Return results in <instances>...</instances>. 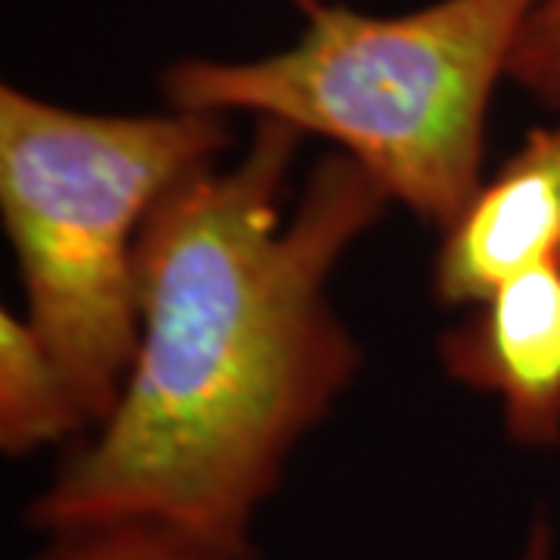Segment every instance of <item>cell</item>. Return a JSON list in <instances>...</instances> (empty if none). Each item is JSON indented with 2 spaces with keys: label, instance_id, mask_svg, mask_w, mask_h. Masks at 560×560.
<instances>
[{
  "label": "cell",
  "instance_id": "cell-7",
  "mask_svg": "<svg viewBox=\"0 0 560 560\" xmlns=\"http://www.w3.org/2000/svg\"><path fill=\"white\" fill-rule=\"evenodd\" d=\"M47 536L50 541L32 560H256V555H234L172 523L143 517L81 523Z\"/></svg>",
  "mask_w": 560,
  "mask_h": 560
},
{
  "label": "cell",
  "instance_id": "cell-5",
  "mask_svg": "<svg viewBox=\"0 0 560 560\" xmlns=\"http://www.w3.org/2000/svg\"><path fill=\"white\" fill-rule=\"evenodd\" d=\"M539 268L560 271V119L526 131L442 231L430 290L445 308H470Z\"/></svg>",
  "mask_w": 560,
  "mask_h": 560
},
{
  "label": "cell",
  "instance_id": "cell-3",
  "mask_svg": "<svg viewBox=\"0 0 560 560\" xmlns=\"http://www.w3.org/2000/svg\"><path fill=\"white\" fill-rule=\"evenodd\" d=\"M231 119L84 113L0 88V219L25 320L79 396L91 430L116 408L140 340L138 243L156 202L221 162Z\"/></svg>",
  "mask_w": 560,
  "mask_h": 560
},
{
  "label": "cell",
  "instance_id": "cell-4",
  "mask_svg": "<svg viewBox=\"0 0 560 560\" xmlns=\"http://www.w3.org/2000/svg\"><path fill=\"white\" fill-rule=\"evenodd\" d=\"M440 337L442 371L499 401L508 440L560 445V271L508 280Z\"/></svg>",
  "mask_w": 560,
  "mask_h": 560
},
{
  "label": "cell",
  "instance_id": "cell-1",
  "mask_svg": "<svg viewBox=\"0 0 560 560\" xmlns=\"http://www.w3.org/2000/svg\"><path fill=\"white\" fill-rule=\"evenodd\" d=\"M302 140L253 121L237 160L156 202L138 243L135 364L109 418L35 495L28 526L143 517L256 555L261 504L361 374L330 278L393 206L330 150L283 212Z\"/></svg>",
  "mask_w": 560,
  "mask_h": 560
},
{
  "label": "cell",
  "instance_id": "cell-9",
  "mask_svg": "<svg viewBox=\"0 0 560 560\" xmlns=\"http://www.w3.org/2000/svg\"><path fill=\"white\" fill-rule=\"evenodd\" d=\"M517 560H555V539H551V526L545 517H536L529 523V533H526Z\"/></svg>",
  "mask_w": 560,
  "mask_h": 560
},
{
  "label": "cell",
  "instance_id": "cell-8",
  "mask_svg": "<svg viewBox=\"0 0 560 560\" xmlns=\"http://www.w3.org/2000/svg\"><path fill=\"white\" fill-rule=\"evenodd\" d=\"M514 81L560 119V0H536L508 62Z\"/></svg>",
  "mask_w": 560,
  "mask_h": 560
},
{
  "label": "cell",
  "instance_id": "cell-6",
  "mask_svg": "<svg viewBox=\"0 0 560 560\" xmlns=\"http://www.w3.org/2000/svg\"><path fill=\"white\" fill-rule=\"evenodd\" d=\"M91 430L69 377L25 315L0 312V452L22 458Z\"/></svg>",
  "mask_w": 560,
  "mask_h": 560
},
{
  "label": "cell",
  "instance_id": "cell-2",
  "mask_svg": "<svg viewBox=\"0 0 560 560\" xmlns=\"http://www.w3.org/2000/svg\"><path fill=\"white\" fill-rule=\"evenodd\" d=\"M293 7L305 25L290 47L168 62L165 106L327 140L386 200L445 231L486 178L492 97L536 0H433L396 16L334 0Z\"/></svg>",
  "mask_w": 560,
  "mask_h": 560
}]
</instances>
